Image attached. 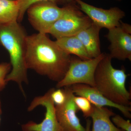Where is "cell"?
<instances>
[{
	"label": "cell",
	"mask_w": 131,
	"mask_h": 131,
	"mask_svg": "<svg viewBox=\"0 0 131 131\" xmlns=\"http://www.w3.org/2000/svg\"><path fill=\"white\" fill-rule=\"evenodd\" d=\"M71 56L44 34L27 35L25 63L27 69L48 77L57 83L65 75Z\"/></svg>",
	"instance_id": "1"
},
{
	"label": "cell",
	"mask_w": 131,
	"mask_h": 131,
	"mask_svg": "<svg viewBox=\"0 0 131 131\" xmlns=\"http://www.w3.org/2000/svg\"><path fill=\"white\" fill-rule=\"evenodd\" d=\"M24 28L17 21L0 24V45L9 53L12 69L6 78V81L15 82L23 94L22 84H28L27 69L25 63L26 38Z\"/></svg>",
	"instance_id": "2"
},
{
	"label": "cell",
	"mask_w": 131,
	"mask_h": 131,
	"mask_svg": "<svg viewBox=\"0 0 131 131\" xmlns=\"http://www.w3.org/2000/svg\"><path fill=\"white\" fill-rule=\"evenodd\" d=\"M110 54H105L98 64L94 74V87L114 103L131 106V93L125 86L127 75L124 68L113 67Z\"/></svg>",
	"instance_id": "3"
},
{
	"label": "cell",
	"mask_w": 131,
	"mask_h": 131,
	"mask_svg": "<svg viewBox=\"0 0 131 131\" xmlns=\"http://www.w3.org/2000/svg\"><path fill=\"white\" fill-rule=\"evenodd\" d=\"M63 7L62 14L47 33L56 39L74 36L92 24L91 19L83 14L75 1Z\"/></svg>",
	"instance_id": "4"
},
{
	"label": "cell",
	"mask_w": 131,
	"mask_h": 131,
	"mask_svg": "<svg viewBox=\"0 0 131 131\" xmlns=\"http://www.w3.org/2000/svg\"><path fill=\"white\" fill-rule=\"evenodd\" d=\"M102 53L97 57L82 60L71 57L70 64L64 77L57 83L56 87L61 88L73 84H83L94 87V74L98 64L104 56Z\"/></svg>",
	"instance_id": "5"
},
{
	"label": "cell",
	"mask_w": 131,
	"mask_h": 131,
	"mask_svg": "<svg viewBox=\"0 0 131 131\" xmlns=\"http://www.w3.org/2000/svg\"><path fill=\"white\" fill-rule=\"evenodd\" d=\"M26 12L28 20L39 33L47 34L49 29L61 17L63 7L50 2L36 3L30 6Z\"/></svg>",
	"instance_id": "6"
},
{
	"label": "cell",
	"mask_w": 131,
	"mask_h": 131,
	"mask_svg": "<svg viewBox=\"0 0 131 131\" xmlns=\"http://www.w3.org/2000/svg\"><path fill=\"white\" fill-rule=\"evenodd\" d=\"M54 88L49 90L43 96L35 97L28 107L29 112L39 106H42L46 110L44 119L37 124L31 121L21 126L23 131H63L56 117L55 105L51 97Z\"/></svg>",
	"instance_id": "7"
},
{
	"label": "cell",
	"mask_w": 131,
	"mask_h": 131,
	"mask_svg": "<svg viewBox=\"0 0 131 131\" xmlns=\"http://www.w3.org/2000/svg\"><path fill=\"white\" fill-rule=\"evenodd\" d=\"M82 12L88 16L94 24L109 30L119 26L120 21L125 14L119 8L114 7L105 9L94 6L82 0H74Z\"/></svg>",
	"instance_id": "8"
},
{
	"label": "cell",
	"mask_w": 131,
	"mask_h": 131,
	"mask_svg": "<svg viewBox=\"0 0 131 131\" xmlns=\"http://www.w3.org/2000/svg\"><path fill=\"white\" fill-rule=\"evenodd\" d=\"M66 99L61 105H55L56 115L63 131H86L77 115L79 111L74 100V94L70 87H64Z\"/></svg>",
	"instance_id": "9"
},
{
	"label": "cell",
	"mask_w": 131,
	"mask_h": 131,
	"mask_svg": "<svg viewBox=\"0 0 131 131\" xmlns=\"http://www.w3.org/2000/svg\"><path fill=\"white\" fill-rule=\"evenodd\" d=\"M69 86L75 95L85 97L93 105L99 107H114L119 110L125 117L131 118V107L114 103L105 97L95 87L83 84H74Z\"/></svg>",
	"instance_id": "10"
},
{
	"label": "cell",
	"mask_w": 131,
	"mask_h": 131,
	"mask_svg": "<svg viewBox=\"0 0 131 131\" xmlns=\"http://www.w3.org/2000/svg\"><path fill=\"white\" fill-rule=\"evenodd\" d=\"M106 37L110 42L109 50L112 58L131 61V35L120 27L109 29Z\"/></svg>",
	"instance_id": "11"
},
{
	"label": "cell",
	"mask_w": 131,
	"mask_h": 131,
	"mask_svg": "<svg viewBox=\"0 0 131 131\" xmlns=\"http://www.w3.org/2000/svg\"><path fill=\"white\" fill-rule=\"evenodd\" d=\"M101 29L92 22L89 26L80 31L75 35L81 40L91 58L97 57L102 54L99 37Z\"/></svg>",
	"instance_id": "12"
},
{
	"label": "cell",
	"mask_w": 131,
	"mask_h": 131,
	"mask_svg": "<svg viewBox=\"0 0 131 131\" xmlns=\"http://www.w3.org/2000/svg\"><path fill=\"white\" fill-rule=\"evenodd\" d=\"M93 106L90 116L93 124L91 131H124L115 126L111 120V117L115 115L112 110L106 107Z\"/></svg>",
	"instance_id": "13"
},
{
	"label": "cell",
	"mask_w": 131,
	"mask_h": 131,
	"mask_svg": "<svg viewBox=\"0 0 131 131\" xmlns=\"http://www.w3.org/2000/svg\"><path fill=\"white\" fill-rule=\"evenodd\" d=\"M56 43L68 54L77 56L82 60L91 59L81 40L75 36L56 39Z\"/></svg>",
	"instance_id": "14"
},
{
	"label": "cell",
	"mask_w": 131,
	"mask_h": 131,
	"mask_svg": "<svg viewBox=\"0 0 131 131\" xmlns=\"http://www.w3.org/2000/svg\"><path fill=\"white\" fill-rule=\"evenodd\" d=\"M19 12L18 0H0V24L18 21Z\"/></svg>",
	"instance_id": "15"
},
{
	"label": "cell",
	"mask_w": 131,
	"mask_h": 131,
	"mask_svg": "<svg viewBox=\"0 0 131 131\" xmlns=\"http://www.w3.org/2000/svg\"><path fill=\"white\" fill-rule=\"evenodd\" d=\"M19 7V12L18 21H22L25 13L28 7L32 4L42 2H50L57 5H63L65 6L74 2V0H18Z\"/></svg>",
	"instance_id": "16"
},
{
	"label": "cell",
	"mask_w": 131,
	"mask_h": 131,
	"mask_svg": "<svg viewBox=\"0 0 131 131\" xmlns=\"http://www.w3.org/2000/svg\"><path fill=\"white\" fill-rule=\"evenodd\" d=\"M77 106L79 110L81 111L84 118L90 117L93 110V106L86 98L83 96H74V98Z\"/></svg>",
	"instance_id": "17"
},
{
	"label": "cell",
	"mask_w": 131,
	"mask_h": 131,
	"mask_svg": "<svg viewBox=\"0 0 131 131\" xmlns=\"http://www.w3.org/2000/svg\"><path fill=\"white\" fill-rule=\"evenodd\" d=\"M12 69V66L9 63L3 62L0 63V91L4 89L7 84L6 78Z\"/></svg>",
	"instance_id": "18"
},
{
	"label": "cell",
	"mask_w": 131,
	"mask_h": 131,
	"mask_svg": "<svg viewBox=\"0 0 131 131\" xmlns=\"http://www.w3.org/2000/svg\"><path fill=\"white\" fill-rule=\"evenodd\" d=\"M112 121L117 127L124 131H131V123L129 120L124 119L119 115H115Z\"/></svg>",
	"instance_id": "19"
},
{
	"label": "cell",
	"mask_w": 131,
	"mask_h": 131,
	"mask_svg": "<svg viewBox=\"0 0 131 131\" xmlns=\"http://www.w3.org/2000/svg\"><path fill=\"white\" fill-rule=\"evenodd\" d=\"M51 97L55 105H61L64 102L66 99L65 93L63 89H54L51 94Z\"/></svg>",
	"instance_id": "20"
},
{
	"label": "cell",
	"mask_w": 131,
	"mask_h": 131,
	"mask_svg": "<svg viewBox=\"0 0 131 131\" xmlns=\"http://www.w3.org/2000/svg\"><path fill=\"white\" fill-rule=\"evenodd\" d=\"M119 26L125 32L131 34V26L129 24L124 23L121 20L120 21Z\"/></svg>",
	"instance_id": "21"
},
{
	"label": "cell",
	"mask_w": 131,
	"mask_h": 131,
	"mask_svg": "<svg viewBox=\"0 0 131 131\" xmlns=\"http://www.w3.org/2000/svg\"><path fill=\"white\" fill-rule=\"evenodd\" d=\"M91 124V121L90 120L88 119L86 124V131H90V127Z\"/></svg>",
	"instance_id": "22"
},
{
	"label": "cell",
	"mask_w": 131,
	"mask_h": 131,
	"mask_svg": "<svg viewBox=\"0 0 131 131\" xmlns=\"http://www.w3.org/2000/svg\"><path fill=\"white\" fill-rule=\"evenodd\" d=\"M2 113V111L1 103V101L0 100V125H1V115Z\"/></svg>",
	"instance_id": "23"
},
{
	"label": "cell",
	"mask_w": 131,
	"mask_h": 131,
	"mask_svg": "<svg viewBox=\"0 0 131 131\" xmlns=\"http://www.w3.org/2000/svg\"><path fill=\"white\" fill-rule=\"evenodd\" d=\"M117 1H121V0H117Z\"/></svg>",
	"instance_id": "24"
},
{
	"label": "cell",
	"mask_w": 131,
	"mask_h": 131,
	"mask_svg": "<svg viewBox=\"0 0 131 131\" xmlns=\"http://www.w3.org/2000/svg\"><path fill=\"white\" fill-rule=\"evenodd\" d=\"M12 1H17V0H12Z\"/></svg>",
	"instance_id": "25"
}]
</instances>
